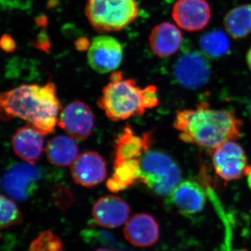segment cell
Wrapping results in <instances>:
<instances>
[{
    "label": "cell",
    "instance_id": "30",
    "mask_svg": "<svg viewBox=\"0 0 251 251\" xmlns=\"http://www.w3.org/2000/svg\"><path fill=\"white\" fill-rule=\"evenodd\" d=\"M247 62L248 66H249V69L251 70V46L250 49L248 51L247 54Z\"/></svg>",
    "mask_w": 251,
    "mask_h": 251
},
{
    "label": "cell",
    "instance_id": "5",
    "mask_svg": "<svg viewBox=\"0 0 251 251\" xmlns=\"http://www.w3.org/2000/svg\"><path fill=\"white\" fill-rule=\"evenodd\" d=\"M140 160L141 176L139 181L153 194L167 197L181 183V170L166 153L148 151Z\"/></svg>",
    "mask_w": 251,
    "mask_h": 251
},
{
    "label": "cell",
    "instance_id": "2",
    "mask_svg": "<svg viewBox=\"0 0 251 251\" xmlns=\"http://www.w3.org/2000/svg\"><path fill=\"white\" fill-rule=\"evenodd\" d=\"M0 105L6 120L22 119L44 135L53 133L62 108L56 86L51 81L43 86L21 85L3 92Z\"/></svg>",
    "mask_w": 251,
    "mask_h": 251
},
{
    "label": "cell",
    "instance_id": "28",
    "mask_svg": "<svg viewBox=\"0 0 251 251\" xmlns=\"http://www.w3.org/2000/svg\"><path fill=\"white\" fill-rule=\"evenodd\" d=\"M36 23L38 25L45 28L48 25V18L45 15H41L36 18Z\"/></svg>",
    "mask_w": 251,
    "mask_h": 251
},
{
    "label": "cell",
    "instance_id": "27",
    "mask_svg": "<svg viewBox=\"0 0 251 251\" xmlns=\"http://www.w3.org/2000/svg\"><path fill=\"white\" fill-rule=\"evenodd\" d=\"M92 41L85 36H80L75 41V47L77 50L80 52H84V51H88L90 49Z\"/></svg>",
    "mask_w": 251,
    "mask_h": 251
},
{
    "label": "cell",
    "instance_id": "10",
    "mask_svg": "<svg viewBox=\"0 0 251 251\" xmlns=\"http://www.w3.org/2000/svg\"><path fill=\"white\" fill-rule=\"evenodd\" d=\"M123 47L120 41L111 36H96L92 41L87 61L93 70L104 74L114 72L121 64Z\"/></svg>",
    "mask_w": 251,
    "mask_h": 251
},
{
    "label": "cell",
    "instance_id": "12",
    "mask_svg": "<svg viewBox=\"0 0 251 251\" xmlns=\"http://www.w3.org/2000/svg\"><path fill=\"white\" fill-rule=\"evenodd\" d=\"M172 16L181 29L188 31H201L210 21L211 8L206 0H176Z\"/></svg>",
    "mask_w": 251,
    "mask_h": 251
},
{
    "label": "cell",
    "instance_id": "33",
    "mask_svg": "<svg viewBox=\"0 0 251 251\" xmlns=\"http://www.w3.org/2000/svg\"><path fill=\"white\" fill-rule=\"evenodd\" d=\"M249 114H250V116H251V100L250 102V104H249Z\"/></svg>",
    "mask_w": 251,
    "mask_h": 251
},
{
    "label": "cell",
    "instance_id": "17",
    "mask_svg": "<svg viewBox=\"0 0 251 251\" xmlns=\"http://www.w3.org/2000/svg\"><path fill=\"white\" fill-rule=\"evenodd\" d=\"M182 42V34L175 25L164 22L153 28L149 36L150 49L155 55L167 57L177 52Z\"/></svg>",
    "mask_w": 251,
    "mask_h": 251
},
{
    "label": "cell",
    "instance_id": "4",
    "mask_svg": "<svg viewBox=\"0 0 251 251\" xmlns=\"http://www.w3.org/2000/svg\"><path fill=\"white\" fill-rule=\"evenodd\" d=\"M85 15L91 25L100 32L121 31L139 15L136 0H87Z\"/></svg>",
    "mask_w": 251,
    "mask_h": 251
},
{
    "label": "cell",
    "instance_id": "26",
    "mask_svg": "<svg viewBox=\"0 0 251 251\" xmlns=\"http://www.w3.org/2000/svg\"><path fill=\"white\" fill-rule=\"evenodd\" d=\"M1 49L8 53L14 52L16 49V44L12 36L8 34H3L0 40Z\"/></svg>",
    "mask_w": 251,
    "mask_h": 251
},
{
    "label": "cell",
    "instance_id": "31",
    "mask_svg": "<svg viewBox=\"0 0 251 251\" xmlns=\"http://www.w3.org/2000/svg\"><path fill=\"white\" fill-rule=\"evenodd\" d=\"M94 251H116L115 250H112V249H108V248H99V249H97V250Z\"/></svg>",
    "mask_w": 251,
    "mask_h": 251
},
{
    "label": "cell",
    "instance_id": "16",
    "mask_svg": "<svg viewBox=\"0 0 251 251\" xmlns=\"http://www.w3.org/2000/svg\"><path fill=\"white\" fill-rule=\"evenodd\" d=\"M124 235L128 242L135 247H151L158 240L159 226L152 216L140 213L127 221L124 228Z\"/></svg>",
    "mask_w": 251,
    "mask_h": 251
},
{
    "label": "cell",
    "instance_id": "1",
    "mask_svg": "<svg viewBox=\"0 0 251 251\" xmlns=\"http://www.w3.org/2000/svg\"><path fill=\"white\" fill-rule=\"evenodd\" d=\"M173 126L184 143L213 151L223 144L239 139L243 122L233 111L211 108L203 102L179 110Z\"/></svg>",
    "mask_w": 251,
    "mask_h": 251
},
{
    "label": "cell",
    "instance_id": "34",
    "mask_svg": "<svg viewBox=\"0 0 251 251\" xmlns=\"http://www.w3.org/2000/svg\"></svg>",
    "mask_w": 251,
    "mask_h": 251
},
{
    "label": "cell",
    "instance_id": "29",
    "mask_svg": "<svg viewBox=\"0 0 251 251\" xmlns=\"http://www.w3.org/2000/svg\"><path fill=\"white\" fill-rule=\"evenodd\" d=\"M123 79V74L120 72L112 73L110 76V81H111V82H117V81L122 80Z\"/></svg>",
    "mask_w": 251,
    "mask_h": 251
},
{
    "label": "cell",
    "instance_id": "8",
    "mask_svg": "<svg viewBox=\"0 0 251 251\" xmlns=\"http://www.w3.org/2000/svg\"><path fill=\"white\" fill-rule=\"evenodd\" d=\"M173 75L180 85L196 90L206 85L210 78V64L204 54L190 51L182 54L175 62Z\"/></svg>",
    "mask_w": 251,
    "mask_h": 251
},
{
    "label": "cell",
    "instance_id": "19",
    "mask_svg": "<svg viewBox=\"0 0 251 251\" xmlns=\"http://www.w3.org/2000/svg\"><path fill=\"white\" fill-rule=\"evenodd\" d=\"M78 148L74 138L57 135L46 145V155L50 163L57 167L72 166L77 158Z\"/></svg>",
    "mask_w": 251,
    "mask_h": 251
},
{
    "label": "cell",
    "instance_id": "15",
    "mask_svg": "<svg viewBox=\"0 0 251 251\" xmlns=\"http://www.w3.org/2000/svg\"><path fill=\"white\" fill-rule=\"evenodd\" d=\"M152 143V135L150 132L138 136L127 125L115 140L114 166L127 160L140 158L149 151Z\"/></svg>",
    "mask_w": 251,
    "mask_h": 251
},
{
    "label": "cell",
    "instance_id": "22",
    "mask_svg": "<svg viewBox=\"0 0 251 251\" xmlns=\"http://www.w3.org/2000/svg\"><path fill=\"white\" fill-rule=\"evenodd\" d=\"M202 53L211 59H218L228 53L230 41L224 31L217 29L204 34L200 41Z\"/></svg>",
    "mask_w": 251,
    "mask_h": 251
},
{
    "label": "cell",
    "instance_id": "14",
    "mask_svg": "<svg viewBox=\"0 0 251 251\" xmlns=\"http://www.w3.org/2000/svg\"><path fill=\"white\" fill-rule=\"evenodd\" d=\"M130 212L128 203L116 196L99 198L92 209L94 221L105 228H116L125 224L128 221Z\"/></svg>",
    "mask_w": 251,
    "mask_h": 251
},
{
    "label": "cell",
    "instance_id": "7",
    "mask_svg": "<svg viewBox=\"0 0 251 251\" xmlns=\"http://www.w3.org/2000/svg\"><path fill=\"white\" fill-rule=\"evenodd\" d=\"M212 163L216 174L227 181L242 179L251 173L247 153L234 141L227 142L214 150Z\"/></svg>",
    "mask_w": 251,
    "mask_h": 251
},
{
    "label": "cell",
    "instance_id": "9",
    "mask_svg": "<svg viewBox=\"0 0 251 251\" xmlns=\"http://www.w3.org/2000/svg\"><path fill=\"white\" fill-rule=\"evenodd\" d=\"M206 202V193L202 186L196 181L186 180L167 196L165 204L172 212L190 216L202 212Z\"/></svg>",
    "mask_w": 251,
    "mask_h": 251
},
{
    "label": "cell",
    "instance_id": "6",
    "mask_svg": "<svg viewBox=\"0 0 251 251\" xmlns=\"http://www.w3.org/2000/svg\"><path fill=\"white\" fill-rule=\"evenodd\" d=\"M42 177V171L35 164L27 162L14 163L3 175L1 188L13 199L25 201L38 189Z\"/></svg>",
    "mask_w": 251,
    "mask_h": 251
},
{
    "label": "cell",
    "instance_id": "20",
    "mask_svg": "<svg viewBox=\"0 0 251 251\" xmlns=\"http://www.w3.org/2000/svg\"><path fill=\"white\" fill-rule=\"evenodd\" d=\"M141 176L140 160H127L114 166V173L108 179L106 186L112 193H119L134 185Z\"/></svg>",
    "mask_w": 251,
    "mask_h": 251
},
{
    "label": "cell",
    "instance_id": "32",
    "mask_svg": "<svg viewBox=\"0 0 251 251\" xmlns=\"http://www.w3.org/2000/svg\"><path fill=\"white\" fill-rule=\"evenodd\" d=\"M247 176L248 178H249V179H248V183H249V187L251 188V173H250V174L248 175Z\"/></svg>",
    "mask_w": 251,
    "mask_h": 251
},
{
    "label": "cell",
    "instance_id": "11",
    "mask_svg": "<svg viewBox=\"0 0 251 251\" xmlns=\"http://www.w3.org/2000/svg\"><path fill=\"white\" fill-rule=\"evenodd\" d=\"M58 125L74 140H85L90 136L93 130V111L84 102L80 100H74L61 112Z\"/></svg>",
    "mask_w": 251,
    "mask_h": 251
},
{
    "label": "cell",
    "instance_id": "13",
    "mask_svg": "<svg viewBox=\"0 0 251 251\" xmlns=\"http://www.w3.org/2000/svg\"><path fill=\"white\" fill-rule=\"evenodd\" d=\"M71 175L76 184L93 187L106 178V163L99 153L86 151L79 155L71 166Z\"/></svg>",
    "mask_w": 251,
    "mask_h": 251
},
{
    "label": "cell",
    "instance_id": "3",
    "mask_svg": "<svg viewBox=\"0 0 251 251\" xmlns=\"http://www.w3.org/2000/svg\"><path fill=\"white\" fill-rule=\"evenodd\" d=\"M158 101L156 86L140 88L133 79H123L110 81L97 104L109 120L118 122L133 116H143L147 110L155 108Z\"/></svg>",
    "mask_w": 251,
    "mask_h": 251
},
{
    "label": "cell",
    "instance_id": "23",
    "mask_svg": "<svg viewBox=\"0 0 251 251\" xmlns=\"http://www.w3.org/2000/svg\"><path fill=\"white\" fill-rule=\"evenodd\" d=\"M23 222V216L14 201L1 196V229L9 228Z\"/></svg>",
    "mask_w": 251,
    "mask_h": 251
},
{
    "label": "cell",
    "instance_id": "21",
    "mask_svg": "<svg viewBox=\"0 0 251 251\" xmlns=\"http://www.w3.org/2000/svg\"><path fill=\"white\" fill-rule=\"evenodd\" d=\"M225 29L235 40L247 38L251 34V4L239 5L225 16Z\"/></svg>",
    "mask_w": 251,
    "mask_h": 251
},
{
    "label": "cell",
    "instance_id": "25",
    "mask_svg": "<svg viewBox=\"0 0 251 251\" xmlns=\"http://www.w3.org/2000/svg\"><path fill=\"white\" fill-rule=\"evenodd\" d=\"M32 45L36 49L44 52H49L51 49V41L45 30H42L36 36L35 41H33Z\"/></svg>",
    "mask_w": 251,
    "mask_h": 251
},
{
    "label": "cell",
    "instance_id": "24",
    "mask_svg": "<svg viewBox=\"0 0 251 251\" xmlns=\"http://www.w3.org/2000/svg\"><path fill=\"white\" fill-rule=\"evenodd\" d=\"M28 251H63L62 240L52 231H44L31 242Z\"/></svg>",
    "mask_w": 251,
    "mask_h": 251
},
{
    "label": "cell",
    "instance_id": "18",
    "mask_svg": "<svg viewBox=\"0 0 251 251\" xmlns=\"http://www.w3.org/2000/svg\"><path fill=\"white\" fill-rule=\"evenodd\" d=\"M12 147L21 159L34 164L44 151V135L29 126L21 127L13 136Z\"/></svg>",
    "mask_w": 251,
    "mask_h": 251
}]
</instances>
